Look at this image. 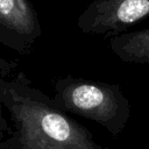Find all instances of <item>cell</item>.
Returning <instances> with one entry per match:
<instances>
[{
  "instance_id": "cell-8",
  "label": "cell",
  "mask_w": 149,
  "mask_h": 149,
  "mask_svg": "<svg viewBox=\"0 0 149 149\" xmlns=\"http://www.w3.org/2000/svg\"><path fill=\"white\" fill-rule=\"evenodd\" d=\"M133 149H135V148H133Z\"/></svg>"
},
{
  "instance_id": "cell-5",
  "label": "cell",
  "mask_w": 149,
  "mask_h": 149,
  "mask_svg": "<svg viewBox=\"0 0 149 149\" xmlns=\"http://www.w3.org/2000/svg\"><path fill=\"white\" fill-rule=\"evenodd\" d=\"M108 45L125 63L149 64V27L111 36Z\"/></svg>"
},
{
  "instance_id": "cell-7",
  "label": "cell",
  "mask_w": 149,
  "mask_h": 149,
  "mask_svg": "<svg viewBox=\"0 0 149 149\" xmlns=\"http://www.w3.org/2000/svg\"><path fill=\"white\" fill-rule=\"evenodd\" d=\"M12 69H13V65L10 63L0 58V74L1 76H6L7 73H9L12 71Z\"/></svg>"
},
{
  "instance_id": "cell-2",
  "label": "cell",
  "mask_w": 149,
  "mask_h": 149,
  "mask_svg": "<svg viewBox=\"0 0 149 149\" xmlns=\"http://www.w3.org/2000/svg\"><path fill=\"white\" fill-rule=\"evenodd\" d=\"M51 98L62 111L94 121L113 136L125 129L130 116L129 100L119 84L69 74L54 83Z\"/></svg>"
},
{
  "instance_id": "cell-6",
  "label": "cell",
  "mask_w": 149,
  "mask_h": 149,
  "mask_svg": "<svg viewBox=\"0 0 149 149\" xmlns=\"http://www.w3.org/2000/svg\"><path fill=\"white\" fill-rule=\"evenodd\" d=\"M2 107H3V105H2L1 99H0V143H1V141H3L6 134L9 133V130H10L8 123H7V121H6V119L2 114Z\"/></svg>"
},
{
  "instance_id": "cell-3",
  "label": "cell",
  "mask_w": 149,
  "mask_h": 149,
  "mask_svg": "<svg viewBox=\"0 0 149 149\" xmlns=\"http://www.w3.org/2000/svg\"><path fill=\"white\" fill-rule=\"evenodd\" d=\"M146 19L149 0H93L79 15L77 27L84 34L111 37Z\"/></svg>"
},
{
  "instance_id": "cell-4",
  "label": "cell",
  "mask_w": 149,
  "mask_h": 149,
  "mask_svg": "<svg viewBox=\"0 0 149 149\" xmlns=\"http://www.w3.org/2000/svg\"><path fill=\"white\" fill-rule=\"evenodd\" d=\"M42 28L30 0H0V43L28 56Z\"/></svg>"
},
{
  "instance_id": "cell-1",
  "label": "cell",
  "mask_w": 149,
  "mask_h": 149,
  "mask_svg": "<svg viewBox=\"0 0 149 149\" xmlns=\"http://www.w3.org/2000/svg\"><path fill=\"white\" fill-rule=\"evenodd\" d=\"M0 99L13 122L0 149H108L34 87L23 72L9 80L0 76Z\"/></svg>"
}]
</instances>
